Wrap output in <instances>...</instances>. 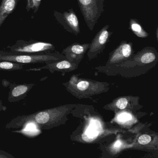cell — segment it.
Returning <instances> with one entry per match:
<instances>
[{
    "mask_svg": "<svg viewBox=\"0 0 158 158\" xmlns=\"http://www.w3.org/2000/svg\"><path fill=\"white\" fill-rule=\"evenodd\" d=\"M63 107L41 110L30 114L19 115L12 119L5 127L6 129H19L27 125L34 124L41 130L51 129L59 125L63 116Z\"/></svg>",
    "mask_w": 158,
    "mask_h": 158,
    "instance_id": "1",
    "label": "cell"
},
{
    "mask_svg": "<svg viewBox=\"0 0 158 158\" xmlns=\"http://www.w3.org/2000/svg\"><path fill=\"white\" fill-rule=\"evenodd\" d=\"M63 56L59 53L51 52L30 54L18 53L9 51L0 50V60L10 61L23 64H47L61 60Z\"/></svg>",
    "mask_w": 158,
    "mask_h": 158,
    "instance_id": "2",
    "label": "cell"
},
{
    "mask_svg": "<svg viewBox=\"0 0 158 158\" xmlns=\"http://www.w3.org/2000/svg\"><path fill=\"white\" fill-rule=\"evenodd\" d=\"M85 22L90 31L104 12V0H77Z\"/></svg>",
    "mask_w": 158,
    "mask_h": 158,
    "instance_id": "3",
    "label": "cell"
},
{
    "mask_svg": "<svg viewBox=\"0 0 158 158\" xmlns=\"http://www.w3.org/2000/svg\"><path fill=\"white\" fill-rule=\"evenodd\" d=\"M7 48L11 52L36 54L51 52L55 50V48L53 44L48 42L35 40H18L15 44L8 46Z\"/></svg>",
    "mask_w": 158,
    "mask_h": 158,
    "instance_id": "4",
    "label": "cell"
},
{
    "mask_svg": "<svg viewBox=\"0 0 158 158\" xmlns=\"http://www.w3.org/2000/svg\"><path fill=\"white\" fill-rule=\"evenodd\" d=\"M55 19L69 33L77 35L80 33V25L77 15L73 9L61 13L54 11Z\"/></svg>",
    "mask_w": 158,
    "mask_h": 158,
    "instance_id": "5",
    "label": "cell"
},
{
    "mask_svg": "<svg viewBox=\"0 0 158 158\" xmlns=\"http://www.w3.org/2000/svg\"><path fill=\"white\" fill-rule=\"evenodd\" d=\"M109 25L103 27L95 36L89 46L88 55L89 59L97 57L105 49L113 32L109 31Z\"/></svg>",
    "mask_w": 158,
    "mask_h": 158,
    "instance_id": "6",
    "label": "cell"
},
{
    "mask_svg": "<svg viewBox=\"0 0 158 158\" xmlns=\"http://www.w3.org/2000/svg\"><path fill=\"white\" fill-rule=\"evenodd\" d=\"M133 54V43L123 40L110 54L109 63L114 64L128 60Z\"/></svg>",
    "mask_w": 158,
    "mask_h": 158,
    "instance_id": "7",
    "label": "cell"
},
{
    "mask_svg": "<svg viewBox=\"0 0 158 158\" xmlns=\"http://www.w3.org/2000/svg\"><path fill=\"white\" fill-rule=\"evenodd\" d=\"M35 85V84H10L8 101L14 103L23 99Z\"/></svg>",
    "mask_w": 158,
    "mask_h": 158,
    "instance_id": "8",
    "label": "cell"
},
{
    "mask_svg": "<svg viewBox=\"0 0 158 158\" xmlns=\"http://www.w3.org/2000/svg\"><path fill=\"white\" fill-rule=\"evenodd\" d=\"M89 46L90 43L80 44L76 42L66 47L63 51L62 53L70 61L79 62L89 48Z\"/></svg>",
    "mask_w": 158,
    "mask_h": 158,
    "instance_id": "9",
    "label": "cell"
},
{
    "mask_svg": "<svg viewBox=\"0 0 158 158\" xmlns=\"http://www.w3.org/2000/svg\"><path fill=\"white\" fill-rule=\"evenodd\" d=\"M19 0H2L0 5V27L16 9Z\"/></svg>",
    "mask_w": 158,
    "mask_h": 158,
    "instance_id": "10",
    "label": "cell"
},
{
    "mask_svg": "<svg viewBox=\"0 0 158 158\" xmlns=\"http://www.w3.org/2000/svg\"><path fill=\"white\" fill-rule=\"evenodd\" d=\"M129 29L138 37L146 38L149 36L148 33L144 30L136 19H130L129 21Z\"/></svg>",
    "mask_w": 158,
    "mask_h": 158,
    "instance_id": "11",
    "label": "cell"
},
{
    "mask_svg": "<svg viewBox=\"0 0 158 158\" xmlns=\"http://www.w3.org/2000/svg\"><path fill=\"white\" fill-rule=\"evenodd\" d=\"M23 64L0 60V70L13 71L22 70L23 68Z\"/></svg>",
    "mask_w": 158,
    "mask_h": 158,
    "instance_id": "12",
    "label": "cell"
},
{
    "mask_svg": "<svg viewBox=\"0 0 158 158\" xmlns=\"http://www.w3.org/2000/svg\"><path fill=\"white\" fill-rule=\"evenodd\" d=\"M42 0H27V5L26 7L27 11L29 12L30 10H32L34 13L37 12Z\"/></svg>",
    "mask_w": 158,
    "mask_h": 158,
    "instance_id": "13",
    "label": "cell"
},
{
    "mask_svg": "<svg viewBox=\"0 0 158 158\" xmlns=\"http://www.w3.org/2000/svg\"><path fill=\"white\" fill-rule=\"evenodd\" d=\"M151 140V137L148 135H144L140 136L138 139V142L141 145H146L149 143Z\"/></svg>",
    "mask_w": 158,
    "mask_h": 158,
    "instance_id": "14",
    "label": "cell"
},
{
    "mask_svg": "<svg viewBox=\"0 0 158 158\" xmlns=\"http://www.w3.org/2000/svg\"><path fill=\"white\" fill-rule=\"evenodd\" d=\"M86 134L90 138L94 137L98 135V132L95 130L93 123L92 124V125L90 126V127L87 130Z\"/></svg>",
    "mask_w": 158,
    "mask_h": 158,
    "instance_id": "15",
    "label": "cell"
},
{
    "mask_svg": "<svg viewBox=\"0 0 158 158\" xmlns=\"http://www.w3.org/2000/svg\"><path fill=\"white\" fill-rule=\"evenodd\" d=\"M127 104V101L126 98H121L117 101L116 106L121 110H123L126 107Z\"/></svg>",
    "mask_w": 158,
    "mask_h": 158,
    "instance_id": "16",
    "label": "cell"
},
{
    "mask_svg": "<svg viewBox=\"0 0 158 158\" xmlns=\"http://www.w3.org/2000/svg\"><path fill=\"white\" fill-rule=\"evenodd\" d=\"M89 85V83L87 81H81L77 84V88L79 90L83 91L87 89Z\"/></svg>",
    "mask_w": 158,
    "mask_h": 158,
    "instance_id": "17",
    "label": "cell"
},
{
    "mask_svg": "<svg viewBox=\"0 0 158 158\" xmlns=\"http://www.w3.org/2000/svg\"><path fill=\"white\" fill-rule=\"evenodd\" d=\"M118 120L122 122H126L129 121L131 119L130 114L127 113H123L118 116Z\"/></svg>",
    "mask_w": 158,
    "mask_h": 158,
    "instance_id": "18",
    "label": "cell"
},
{
    "mask_svg": "<svg viewBox=\"0 0 158 158\" xmlns=\"http://www.w3.org/2000/svg\"><path fill=\"white\" fill-rule=\"evenodd\" d=\"M15 156L5 151L0 150V158H14Z\"/></svg>",
    "mask_w": 158,
    "mask_h": 158,
    "instance_id": "19",
    "label": "cell"
},
{
    "mask_svg": "<svg viewBox=\"0 0 158 158\" xmlns=\"http://www.w3.org/2000/svg\"><path fill=\"white\" fill-rule=\"evenodd\" d=\"M121 142L120 140H117V141L115 142V143H114V148H119V147L121 146Z\"/></svg>",
    "mask_w": 158,
    "mask_h": 158,
    "instance_id": "20",
    "label": "cell"
},
{
    "mask_svg": "<svg viewBox=\"0 0 158 158\" xmlns=\"http://www.w3.org/2000/svg\"><path fill=\"white\" fill-rule=\"evenodd\" d=\"M4 106H3L2 101L0 99V112L4 110Z\"/></svg>",
    "mask_w": 158,
    "mask_h": 158,
    "instance_id": "21",
    "label": "cell"
},
{
    "mask_svg": "<svg viewBox=\"0 0 158 158\" xmlns=\"http://www.w3.org/2000/svg\"><path fill=\"white\" fill-rule=\"evenodd\" d=\"M156 39H157V41H158V27H157L156 28Z\"/></svg>",
    "mask_w": 158,
    "mask_h": 158,
    "instance_id": "22",
    "label": "cell"
}]
</instances>
